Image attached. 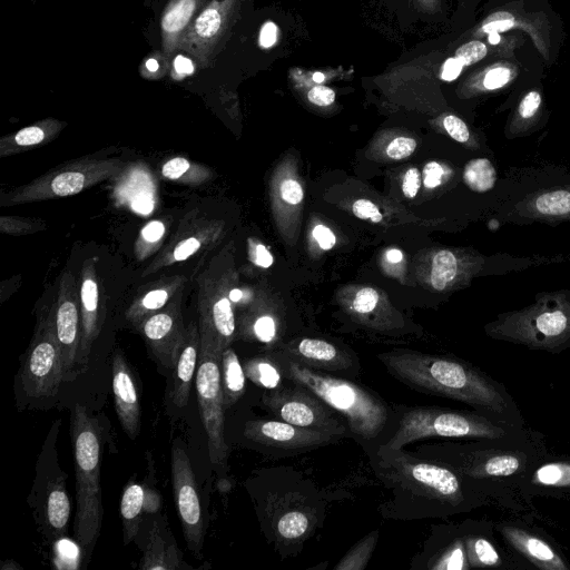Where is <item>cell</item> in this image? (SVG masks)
Wrapping results in <instances>:
<instances>
[{
  "label": "cell",
  "mask_w": 570,
  "mask_h": 570,
  "mask_svg": "<svg viewBox=\"0 0 570 570\" xmlns=\"http://www.w3.org/2000/svg\"><path fill=\"white\" fill-rule=\"evenodd\" d=\"M112 391L118 419L130 439H136L140 430V404L136 383L124 355L112 356Z\"/></svg>",
  "instance_id": "2e32d148"
},
{
  "label": "cell",
  "mask_w": 570,
  "mask_h": 570,
  "mask_svg": "<svg viewBox=\"0 0 570 570\" xmlns=\"http://www.w3.org/2000/svg\"><path fill=\"white\" fill-rule=\"evenodd\" d=\"M120 163L87 161L72 164L69 168L42 177L11 198L10 203L31 202L35 199L65 197L78 194L116 173Z\"/></svg>",
  "instance_id": "8fae6325"
},
{
  "label": "cell",
  "mask_w": 570,
  "mask_h": 570,
  "mask_svg": "<svg viewBox=\"0 0 570 570\" xmlns=\"http://www.w3.org/2000/svg\"><path fill=\"white\" fill-rule=\"evenodd\" d=\"M263 405L278 420L296 426L343 436L346 420L309 389L294 383L262 396Z\"/></svg>",
  "instance_id": "9c48e42d"
},
{
  "label": "cell",
  "mask_w": 570,
  "mask_h": 570,
  "mask_svg": "<svg viewBox=\"0 0 570 570\" xmlns=\"http://www.w3.org/2000/svg\"><path fill=\"white\" fill-rule=\"evenodd\" d=\"M181 568V556L176 543L164 537L161 527L155 522L139 569L173 570Z\"/></svg>",
  "instance_id": "44dd1931"
},
{
  "label": "cell",
  "mask_w": 570,
  "mask_h": 570,
  "mask_svg": "<svg viewBox=\"0 0 570 570\" xmlns=\"http://www.w3.org/2000/svg\"><path fill=\"white\" fill-rule=\"evenodd\" d=\"M202 246L199 238L191 236L177 243L173 250L174 261L181 262L195 254Z\"/></svg>",
  "instance_id": "bcb514c9"
},
{
  "label": "cell",
  "mask_w": 570,
  "mask_h": 570,
  "mask_svg": "<svg viewBox=\"0 0 570 570\" xmlns=\"http://www.w3.org/2000/svg\"><path fill=\"white\" fill-rule=\"evenodd\" d=\"M70 500L62 485H53L50 490L46 513L49 525L58 532L65 531L70 517Z\"/></svg>",
  "instance_id": "4316f807"
},
{
  "label": "cell",
  "mask_w": 570,
  "mask_h": 570,
  "mask_svg": "<svg viewBox=\"0 0 570 570\" xmlns=\"http://www.w3.org/2000/svg\"><path fill=\"white\" fill-rule=\"evenodd\" d=\"M505 431L488 419L436 406L406 409L397 430L383 449L400 450L410 442L425 438L500 439Z\"/></svg>",
  "instance_id": "5b68a950"
},
{
  "label": "cell",
  "mask_w": 570,
  "mask_h": 570,
  "mask_svg": "<svg viewBox=\"0 0 570 570\" xmlns=\"http://www.w3.org/2000/svg\"><path fill=\"white\" fill-rule=\"evenodd\" d=\"M222 354L200 345L196 373V393L200 417L207 434L210 462L223 465L228 455L225 441V405L220 383Z\"/></svg>",
  "instance_id": "ba28073f"
},
{
  "label": "cell",
  "mask_w": 570,
  "mask_h": 570,
  "mask_svg": "<svg viewBox=\"0 0 570 570\" xmlns=\"http://www.w3.org/2000/svg\"><path fill=\"white\" fill-rule=\"evenodd\" d=\"M220 383L225 409L234 405L244 394L246 374L236 353L228 347L220 357Z\"/></svg>",
  "instance_id": "7402d4cb"
},
{
  "label": "cell",
  "mask_w": 570,
  "mask_h": 570,
  "mask_svg": "<svg viewBox=\"0 0 570 570\" xmlns=\"http://www.w3.org/2000/svg\"><path fill=\"white\" fill-rule=\"evenodd\" d=\"M490 336L532 350L559 352L570 346V299L549 297L501 315L487 327Z\"/></svg>",
  "instance_id": "277c9868"
},
{
  "label": "cell",
  "mask_w": 570,
  "mask_h": 570,
  "mask_svg": "<svg viewBox=\"0 0 570 570\" xmlns=\"http://www.w3.org/2000/svg\"><path fill=\"white\" fill-rule=\"evenodd\" d=\"M353 213L356 217L373 223H379L383 219V215L379 210L377 206L368 199H357L353 204Z\"/></svg>",
  "instance_id": "ee69618b"
},
{
  "label": "cell",
  "mask_w": 570,
  "mask_h": 570,
  "mask_svg": "<svg viewBox=\"0 0 570 570\" xmlns=\"http://www.w3.org/2000/svg\"><path fill=\"white\" fill-rule=\"evenodd\" d=\"M468 556L465 543L462 541H456L452 546H450L435 561L434 564L431 566L432 569H466L470 564H468Z\"/></svg>",
  "instance_id": "e575fe53"
},
{
  "label": "cell",
  "mask_w": 570,
  "mask_h": 570,
  "mask_svg": "<svg viewBox=\"0 0 570 570\" xmlns=\"http://www.w3.org/2000/svg\"><path fill=\"white\" fill-rule=\"evenodd\" d=\"M463 179L473 191L484 193L493 187L497 171L489 159L476 158L465 165Z\"/></svg>",
  "instance_id": "484cf974"
},
{
  "label": "cell",
  "mask_w": 570,
  "mask_h": 570,
  "mask_svg": "<svg viewBox=\"0 0 570 570\" xmlns=\"http://www.w3.org/2000/svg\"><path fill=\"white\" fill-rule=\"evenodd\" d=\"M53 313L65 367V382H70L79 374L78 358L82 334L81 309H79L75 278L70 273H65L61 278Z\"/></svg>",
  "instance_id": "4fadbf2b"
},
{
  "label": "cell",
  "mask_w": 570,
  "mask_h": 570,
  "mask_svg": "<svg viewBox=\"0 0 570 570\" xmlns=\"http://www.w3.org/2000/svg\"><path fill=\"white\" fill-rule=\"evenodd\" d=\"M487 55V47L481 41H470L455 51V56L464 66L478 62Z\"/></svg>",
  "instance_id": "8d00e7d4"
},
{
  "label": "cell",
  "mask_w": 570,
  "mask_h": 570,
  "mask_svg": "<svg viewBox=\"0 0 570 570\" xmlns=\"http://www.w3.org/2000/svg\"><path fill=\"white\" fill-rule=\"evenodd\" d=\"M522 466V460L514 453H498L489 456L478 465L471 474L483 476H508L517 473Z\"/></svg>",
  "instance_id": "f1b7e54d"
},
{
  "label": "cell",
  "mask_w": 570,
  "mask_h": 570,
  "mask_svg": "<svg viewBox=\"0 0 570 570\" xmlns=\"http://www.w3.org/2000/svg\"><path fill=\"white\" fill-rule=\"evenodd\" d=\"M165 233V226L159 220L148 223L141 230V237L148 243L158 242Z\"/></svg>",
  "instance_id": "6f0895ef"
},
{
  "label": "cell",
  "mask_w": 570,
  "mask_h": 570,
  "mask_svg": "<svg viewBox=\"0 0 570 570\" xmlns=\"http://www.w3.org/2000/svg\"><path fill=\"white\" fill-rule=\"evenodd\" d=\"M198 0H173L161 17L165 39L171 43L196 11Z\"/></svg>",
  "instance_id": "cb8c5ba5"
},
{
  "label": "cell",
  "mask_w": 570,
  "mask_h": 570,
  "mask_svg": "<svg viewBox=\"0 0 570 570\" xmlns=\"http://www.w3.org/2000/svg\"><path fill=\"white\" fill-rule=\"evenodd\" d=\"M248 257L255 265L267 268L274 258L266 246L254 238H248Z\"/></svg>",
  "instance_id": "ab89813d"
},
{
  "label": "cell",
  "mask_w": 570,
  "mask_h": 570,
  "mask_svg": "<svg viewBox=\"0 0 570 570\" xmlns=\"http://www.w3.org/2000/svg\"><path fill=\"white\" fill-rule=\"evenodd\" d=\"M228 297L232 302H239L243 298V292L239 288H233L229 291Z\"/></svg>",
  "instance_id": "6125c7cd"
},
{
  "label": "cell",
  "mask_w": 570,
  "mask_h": 570,
  "mask_svg": "<svg viewBox=\"0 0 570 570\" xmlns=\"http://www.w3.org/2000/svg\"><path fill=\"white\" fill-rule=\"evenodd\" d=\"M379 532L373 531L363 538L335 567L336 570H362L370 561Z\"/></svg>",
  "instance_id": "d6a6232c"
},
{
  "label": "cell",
  "mask_w": 570,
  "mask_h": 570,
  "mask_svg": "<svg viewBox=\"0 0 570 570\" xmlns=\"http://www.w3.org/2000/svg\"><path fill=\"white\" fill-rule=\"evenodd\" d=\"M379 298V293L375 289L364 287L355 295L352 308L358 314H368L376 307Z\"/></svg>",
  "instance_id": "74e56055"
},
{
  "label": "cell",
  "mask_w": 570,
  "mask_h": 570,
  "mask_svg": "<svg viewBox=\"0 0 570 570\" xmlns=\"http://www.w3.org/2000/svg\"><path fill=\"white\" fill-rule=\"evenodd\" d=\"M416 148V141L410 137H396L386 148V155L392 159H403L409 157Z\"/></svg>",
  "instance_id": "f35d334b"
},
{
  "label": "cell",
  "mask_w": 570,
  "mask_h": 570,
  "mask_svg": "<svg viewBox=\"0 0 570 570\" xmlns=\"http://www.w3.org/2000/svg\"><path fill=\"white\" fill-rule=\"evenodd\" d=\"M417 8L424 12H431L436 8L438 0H413Z\"/></svg>",
  "instance_id": "91938a15"
},
{
  "label": "cell",
  "mask_w": 570,
  "mask_h": 570,
  "mask_svg": "<svg viewBox=\"0 0 570 570\" xmlns=\"http://www.w3.org/2000/svg\"><path fill=\"white\" fill-rule=\"evenodd\" d=\"M421 186V174L417 168H410L403 176L402 191L403 195L412 199L416 196Z\"/></svg>",
  "instance_id": "f907efd6"
},
{
  "label": "cell",
  "mask_w": 570,
  "mask_h": 570,
  "mask_svg": "<svg viewBox=\"0 0 570 570\" xmlns=\"http://www.w3.org/2000/svg\"><path fill=\"white\" fill-rule=\"evenodd\" d=\"M532 483L544 488H570V462H550L538 468Z\"/></svg>",
  "instance_id": "f546056e"
},
{
  "label": "cell",
  "mask_w": 570,
  "mask_h": 570,
  "mask_svg": "<svg viewBox=\"0 0 570 570\" xmlns=\"http://www.w3.org/2000/svg\"><path fill=\"white\" fill-rule=\"evenodd\" d=\"M175 71L180 76L191 75L195 67L189 58L178 55L174 60Z\"/></svg>",
  "instance_id": "680465c9"
},
{
  "label": "cell",
  "mask_w": 570,
  "mask_h": 570,
  "mask_svg": "<svg viewBox=\"0 0 570 570\" xmlns=\"http://www.w3.org/2000/svg\"><path fill=\"white\" fill-rule=\"evenodd\" d=\"M458 272L454 254L448 249L438 252L432 261L431 284L436 291H443L452 282Z\"/></svg>",
  "instance_id": "4dcf8cb0"
},
{
  "label": "cell",
  "mask_w": 570,
  "mask_h": 570,
  "mask_svg": "<svg viewBox=\"0 0 570 570\" xmlns=\"http://www.w3.org/2000/svg\"><path fill=\"white\" fill-rule=\"evenodd\" d=\"M141 332L158 363L173 370L186 338L179 304L174 302L148 316L141 324Z\"/></svg>",
  "instance_id": "5bb4252c"
},
{
  "label": "cell",
  "mask_w": 570,
  "mask_h": 570,
  "mask_svg": "<svg viewBox=\"0 0 570 570\" xmlns=\"http://www.w3.org/2000/svg\"><path fill=\"white\" fill-rule=\"evenodd\" d=\"M278 27L273 21L265 22L259 31L258 42L262 48H271L278 40Z\"/></svg>",
  "instance_id": "f5cc1de1"
},
{
  "label": "cell",
  "mask_w": 570,
  "mask_h": 570,
  "mask_svg": "<svg viewBox=\"0 0 570 570\" xmlns=\"http://www.w3.org/2000/svg\"><path fill=\"white\" fill-rule=\"evenodd\" d=\"M170 469L174 498L184 537L188 548L198 553L204 544L206 527L190 460L178 440L171 445Z\"/></svg>",
  "instance_id": "30bf717a"
},
{
  "label": "cell",
  "mask_w": 570,
  "mask_h": 570,
  "mask_svg": "<svg viewBox=\"0 0 570 570\" xmlns=\"http://www.w3.org/2000/svg\"><path fill=\"white\" fill-rule=\"evenodd\" d=\"M244 371L253 383L266 390L272 391L281 385L283 371L276 361L268 357L257 356L246 361Z\"/></svg>",
  "instance_id": "d4e9b609"
},
{
  "label": "cell",
  "mask_w": 570,
  "mask_h": 570,
  "mask_svg": "<svg viewBox=\"0 0 570 570\" xmlns=\"http://www.w3.org/2000/svg\"><path fill=\"white\" fill-rule=\"evenodd\" d=\"M146 68L150 72H156L159 69V65L156 59H148L146 62Z\"/></svg>",
  "instance_id": "be15d7a7"
},
{
  "label": "cell",
  "mask_w": 570,
  "mask_h": 570,
  "mask_svg": "<svg viewBox=\"0 0 570 570\" xmlns=\"http://www.w3.org/2000/svg\"><path fill=\"white\" fill-rule=\"evenodd\" d=\"M145 501L146 490L142 485L132 482L124 490L120 502V513L125 544H128L137 534Z\"/></svg>",
  "instance_id": "603a6c76"
},
{
  "label": "cell",
  "mask_w": 570,
  "mask_h": 570,
  "mask_svg": "<svg viewBox=\"0 0 570 570\" xmlns=\"http://www.w3.org/2000/svg\"><path fill=\"white\" fill-rule=\"evenodd\" d=\"M541 104V97L537 91L527 94L519 105V114L522 118L532 117Z\"/></svg>",
  "instance_id": "db71d44e"
},
{
  "label": "cell",
  "mask_w": 570,
  "mask_h": 570,
  "mask_svg": "<svg viewBox=\"0 0 570 570\" xmlns=\"http://www.w3.org/2000/svg\"><path fill=\"white\" fill-rule=\"evenodd\" d=\"M281 196L286 203L296 205L303 200L304 193L298 181L286 179L281 185Z\"/></svg>",
  "instance_id": "681fc988"
},
{
  "label": "cell",
  "mask_w": 570,
  "mask_h": 570,
  "mask_svg": "<svg viewBox=\"0 0 570 570\" xmlns=\"http://www.w3.org/2000/svg\"><path fill=\"white\" fill-rule=\"evenodd\" d=\"M283 374L318 395L337 411L350 430L362 439L376 438L384 429L389 410L372 392L344 379L334 377L291 358L279 361Z\"/></svg>",
  "instance_id": "3957f363"
},
{
  "label": "cell",
  "mask_w": 570,
  "mask_h": 570,
  "mask_svg": "<svg viewBox=\"0 0 570 570\" xmlns=\"http://www.w3.org/2000/svg\"><path fill=\"white\" fill-rule=\"evenodd\" d=\"M18 376L27 397L33 400L53 397L65 382L53 308L39 322Z\"/></svg>",
  "instance_id": "52a82bcc"
},
{
  "label": "cell",
  "mask_w": 570,
  "mask_h": 570,
  "mask_svg": "<svg viewBox=\"0 0 570 570\" xmlns=\"http://www.w3.org/2000/svg\"><path fill=\"white\" fill-rule=\"evenodd\" d=\"M94 272L92 262L87 261L83 266L80 288L82 334L78 358L79 374L88 368L91 347L100 333L102 324V317L99 313V288Z\"/></svg>",
  "instance_id": "e0dca14e"
},
{
  "label": "cell",
  "mask_w": 570,
  "mask_h": 570,
  "mask_svg": "<svg viewBox=\"0 0 570 570\" xmlns=\"http://www.w3.org/2000/svg\"><path fill=\"white\" fill-rule=\"evenodd\" d=\"M335 91L332 88L321 83L312 87L307 92L308 101L320 107L332 105L335 101Z\"/></svg>",
  "instance_id": "f6af8a7d"
},
{
  "label": "cell",
  "mask_w": 570,
  "mask_h": 570,
  "mask_svg": "<svg viewBox=\"0 0 570 570\" xmlns=\"http://www.w3.org/2000/svg\"><path fill=\"white\" fill-rule=\"evenodd\" d=\"M403 254L397 248H391L386 252V259L393 264L401 262Z\"/></svg>",
  "instance_id": "94428289"
},
{
  "label": "cell",
  "mask_w": 570,
  "mask_h": 570,
  "mask_svg": "<svg viewBox=\"0 0 570 570\" xmlns=\"http://www.w3.org/2000/svg\"><path fill=\"white\" fill-rule=\"evenodd\" d=\"M463 67L456 57H451L443 62L440 77L444 81H453L460 76Z\"/></svg>",
  "instance_id": "11a10c76"
},
{
  "label": "cell",
  "mask_w": 570,
  "mask_h": 570,
  "mask_svg": "<svg viewBox=\"0 0 570 570\" xmlns=\"http://www.w3.org/2000/svg\"><path fill=\"white\" fill-rule=\"evenodd\" d=\"M228 295L199 298L200 345H207L222 354L229 347L235 334V317Z\"/></svg>",
  "instance_id": "9a60e30c"
},
{
  "label": "cell",
  "mask_w": 570,
  "mask_h": 570,
  "mask_svg": "<svg viewBox=\"0 0 570 570\" xmlns=\"http://www.w3.org/2000/svg\"><path fill=\"white\" fill-rule=\"evenodd\" d=\"M465 549L469 564L472 567H498L501 564L498 551L484 538H469Z\"/></svg>",
  "instance_id": "1f68e13d"
},
{
  "label": "cell",
  "mask_w": 570,
  "mask_h": 570,
  "mask_svg": "<svg viewBox=\"0 0 570 570\" xmlns=\"http://www.w3.org/2000/svg\"><path fill=\"white\" fill-rule=\"evenodd\" d=\"M288 353L291 360L315 370L341 371L352 363L336 346L320 338H303Z\"/></svg>",
  "instance_id": "ffe728a7"
},
{
  "label": "cell",
  "mask_w": 570,
  "mask_h": 570,
  "mask_svg": "<svg viewBox=\"0 0 570 570\" xmlns=\"http://www.w3.org/2000/svg\"><path fill=\"white\" fill-rule=\"evenodd\" d=\"M312 80L316 83H322L325 80V75L321 71H316L312 75Z\"/></svg>",
  "instance_id": "e7e4bbea"
},
{
  "label": "cell",
  "mask_w": 570,
  "mask_h": 570,
  "mask_svg": "<svg viewBox=\"0 0 570 570\" xmlns=\"http://www.w3.org/2000/svg\"><path fill=\"white\" fill-rule=\"evenodd\" d=\"M387 371L407 386L468 403L495 414L509 410V399L490 377L463 362L421 353L379 356Z\"/></svg>",
  "instance_id": "6da1fadb"
},
{
  "label": "cell",
  "mask_w": 570,
  "mask_h": 570,
  "mask_svg": "<svg viewBox=\"0 0 570 570\" xmlns=\"http://www.w3.org/2000/svg\"><path fill=\"white\" fill-rule=\"evenodd\" d=\"M510 71L507 68H495L487 72L483 85L487 89H497L508 82Z\"/></svg>",
  "instance_id": "816d5d0a"
},
{
  "label": "cell",
  "mask_w": 570,
  "mask_h": 570,
  "mask_svg": "<svg viewBox=\"0 0 570 570\" xmlns=\"http://www.w3.org/2000/svg\"><path fill=\"white\" fill-rule=\"evenodd\" d=\"M200 350L199 327L191 323L186 330V338L173 373L171 399L177 407L189 401L193 377L198 366Z\"/></svg>",
  "instance_id": "ac0fdd59"
},
{
  "label": "cell",
  "mask_w": 570,
  "mask_h": 570,
  "mask_svg": "<svg viewBox=\"0 0 570 570\" xmlns=\"http://www.w3.org/2000/svg\"><path fill=\"white\" fill-rule=\"evenodd\" d=\"M255 337L263 342L269 343L275 338L276 325L272 316H259L253 325Z\"/></svg>",
  "instance_id": "b9f144b4"
},
{
  "label": "cell",
  "mask_w": 570,
  "mask_h": 570,
  "mask_svg": "<svg viewBox=\"0 0 570 570\" xmlns=\"http://www.w3.org/2000/svg\"><path fill=\"white\" fill-rule=\"evenodd\" d=\"M313 236L317 240L320 247L324 250L331 249L336 243L333 232L323 225H317L313 229Z\"/></svg>",
  "instance_id": "9f6ffc18"
},
{
  "label": "cell",
  "mask_w": 570,
  "mask_h": 570,
  "mask_svg": "<svg viewBox=\"0 0 570 570\" xmlns=\"http://www.w3.org/2000/svg\"><path fill=\"white\" fill-rule=\"evenodd\" d=\"M311 525L309 518L301 510H291L282 514L276 523L277 532L285 539L303 537Z\"/></svg>",
  "instance_id": "836d02e7"
},
{
  "label": "cell",
  "mask_w": 570,
  "mask_h": 570,
  "mask_svg": "<svg viewBox=\"0 0 570 570\" xmlns=\"http://www.w3.org/2000/svg\"><path fill=\"white\" fill-rule=\"evenodd\" d=\"M444 168L436 161L428 163L423 168V185L426 188L440 186L444 177Z\"/></svg>",
  "instance_id": "7dc6e473"
},
{
  "label": "cell",
  "mask_w": 570,
  "mask_h": 570,
  "mask_svg": "<svg viewBox=\"0 0 570 570\" xmlns=\"http://www.w3.org/2000/svg\"><path fill=\"white\" fill-rule=\"evenodd\" d=\"M47 137V131L42 126L33 125L24 127L12 137L13 145L17 147H30L42 142Z\"/></svg>",
  "instance_id": "d590c367"
},
{
  "label": "cell",
  "mask_w": 570,
  "mask_h": 570,
  "mask_svg": "<svg viewBox=\"0 0 570 570\" xmlns=\"http://www.w3.org/2000/svg\"><path fill=\"white\" fill-rule=\"evenodd\" d=\"M244 435L247 440L273 450L276 454H295L328 444L338 435L301 428L282 420H252L245 423Z\"/></svg>",
  "instance_id": "7c38bea8"
},
{
  "label": "cell",
  "mask_w": 570,
  "mask_h": 570,
  "mask_svg": "<svg viewBox=\"0 0 570 570\" xmlns=\"http://www.w3.org/2000/svg\"><path fill=\"white\" fill-rule=\"evenodd\" d=\"M190 168V163L184 157H175L168 160L161 169L164 177L169 179H178L185 175Z\"/></svg>",
  "instance_id": "c3c4849f"
},
{
  "label": "cell",
  "mask_w": 570,
  "mask_h": 570,
  "mask_svg": "<svg viewBox=\"0 0 570 570\" xmlns=\"http://www.w3.org/2000/svg\"><path fill=\"white\" fill-rule=\"evenodd\" d=\"M228 0L224 3L213 2L197 17L194 23L195 35L203 39H213L223 28L227 16Z\"/></svg>",
  "instance_id": "83f0119b"
},
{
  "label": "cell",
  "mask_w": 570,
  "mask_h": 570,
  "mask_svg": "<svg viewBox=\"0 0 570 570\" xmlns=\"http://www.w3.org/2000/svg\"><path fill=\"white\" fill-rule=\"evenodd\" d=\"M500 531L518 552L537 567L548 570L569 569L557 551L535 534L512 525H503Z\"/></svg>",
  "instance_id": "d6986e66"
},
{
  "label": "cell",
  "mask_w": 570,
  "mask_h": 570,
  "mask_svg": "<svg viewBox=\"0 0 570 570\" xmlns=\"http://www.w3.org/2000/svg\"><path fill=\"white\" fill-rule=\"evenodd\" d=\"M1 569H21L20 566H18L14 561L10 560L1 566Z\"/></svg>",
  "instance_id": "03108f58"
},
{
  "label": "cell",
  "mask_w": 570,
  "mask_h": 570,
  "mask_svg": "<svg viewBox=\"0 0 570 570\" xmlns=\"http://www.w3.org/2000/svg\"><path fill=\"white\" fill-rule=\"evenodd\" d=\"M385 478L415 494L458 505L462 488L458 475L445 466L417 460L400 450L382 449Z\"/></svg>",
  "instance_id": "8992f818"
},
{
  "label": "cell",
  "mask_w": 570,
  "mask_h": 570,
  "mask_svg": "<svg viewBox=\"0 0 570 570\" xmlns=\"http://www.w3.org/2000/svg\"><path fill=\"white\" fill-rule=\"evenodd\" d=\"M443 126L451 138L459 142H465L470 138V132L465 122L454 115H448L443 119Z\"/></svg>",
  "instance_id": "60d3db41"
},
{
  "label": "cell",
  "mask_w": 570,
  "mask_h": 570,
  "mask_svg": "<svg viewBox=\"0 0 570 570\" xmlns=\"http://www.w3.org/2000/svg\"><path fill=\"white\" fill-rule=\"evenodd\" d=\"M513 16L509 12L499 11L491 14L484 22L482 30L484 32H501L510 29L513 26Z\"/></svg>",
  "instance_id": "7bdbcfd3"
},
{
  "label": "cell",
  "mask_w": 570,
  "mask_h": 570,
  "mask_svg": "<svg viewBox=\"0 0 570 570\" xmlns=\"http://www.w3.org/2000/svg\"><path fill=\"white\" fill-rule=\"evenodd\" d=\"M489 41H490L492 45H497V43L500 41L499 32H490V33H489Z\"/></svg>",
  "instance_id": "003e7915"
},
{
  "label": "cell",
  "mask_w": 570,
  "mask_h": 570,
  "mask_svg": "<svg viewBox=\"0 0 570 570\" xmlns=\"http://www.w3.org/2000/svg\"><path fill=\"white\" fill-rule=\"evenodd\" d=\"M70 428L76 472L75 533L82 548L90 551L102 521L100 432L87 409L79 403L71 409Z\"/></svg>",
  "instance_id": "7a4b0ae2"
}]
</instances>
